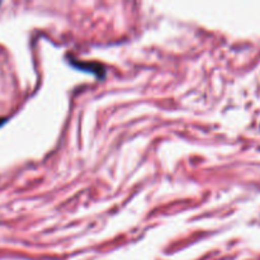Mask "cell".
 Instances as JSON below:
<instances>
[{
    "label": "cell",
    "mask_w": 260,
    "mask_h": 260,
    "mask_svg": "<svg viewBox=\"0 0 260 260\" xmlns=\"http://www.w3.org/2000/svg\"><path fill=\"white\" fill-rule=\"evenodd\" d=\"M5 121H7V119H5V118H0V126H2V124H4Z\"/></svg>",
    "instance_id": "cell-2"
},
{
    "label": "cell",
    "mask_w": 260,
    "mask_h": 260,
    "mask_svg": "<svg viewBox=\"0 0 260 260\" xmlns=\"http://www.w3.org/2000/svg\"><path fill=\"white\" fill-rule=\"evenodd\" d=\"M74 66L78 69H81V70H85V71H89V73H93L95 74V76H98V78H104V75H106V70H104V68L102 65H99V63H74Z\"/></svg>",
    "instance_id": "cell-1"
}]
</instances>
